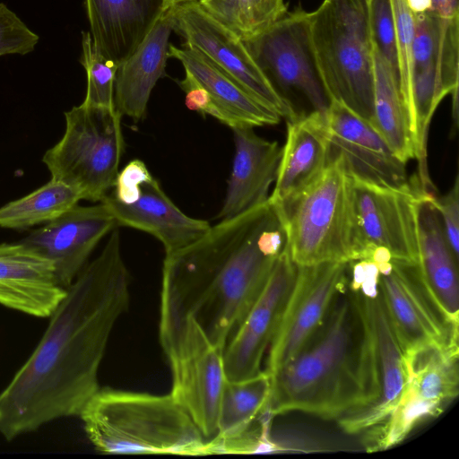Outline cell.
<instances>
[{
  "label": "cell",
  "mask_w": 459,
  "mask_h": 459,
  "mask_svg": "<svg viewBox=\"0 0 459 459\" xmlns=\"http://www.w3.org/2000/svg\"><path fill=\"white\" fill-rule=\"evenodd\" d=\"M271 378L267 411L338 420L362 408L369 394L367 340L352 291L346 288L299 353Z\"/></svg>",
  "instance_id": "obj_3"
},
{
  "label": "cell",
  "mask_w": 459,
  "mask_h": 459,
  "mask_svg": "<svg viewBox=\"0 0 459 459\" xmlns=\"http://www.w3.org/2000/svg\"><path fill=\"white\" fill-rule=\"evenodd\" d=\"M79 416L102 454L205 455L207 439L171 394L99 388Z\"/></svg>",
  "instance_id": "obj_4"
},
{
  "label": "cell",
  "mask_w": 459,
  "mask_h": 459,
  "mask_svg": "<svg viewBox=\"0 0 459 459\" xmlns=\"http://www.w3.org/2000/svg\"><path fill=\"white\" fill-rule=\"evenodd\" d=\"M286 243L281 212L268 198L243 213L221 220L193 243L166 255L160 338L192 317L224 351Z\"/></svg>",
  "instance_id": "obj_2"
},
{
  "label": "cell",
  "mask_w": 459,
  "mask_h": 459,
  "mask_svg": "<svg viewBox=\"0 0 459 459\" xmlns=\"http://www.w3.org/2000/svg\"><path fill=\"white\" fill-rule=\"evenodd\" d=\"M322 79L331 101L375 126L373 41L366 0H324L308 13Z\"/></svg>",
  "instance_id": "obj_6"
},
{
  "label": "cell",
  "mask_w": 459,
  "mask_h": 459,
  "mask_svg": "<svg viewBox=\"0 0 459 459\" xmlns=\"http://www.w3.org/2000/svg\"><path fill=\"white\" fill-rule=\"evenodd\" d=\"M255 127L232 128L235 154L223 205L218 214L227 220L265 203L276 180L282 147L257 135Z\"/></svg>",
  "instance_id": "obj_22"
},
{
  "label": "cell",
  "mask_w": 459,
  "mask_h": 459,
  "mask_svg": "<svg viewBox=\"0 0 459 459\" xmlns=\"http://www.w3.org/2000/svg\"><path fill=\"white\" fill-rule=\"evenodd\" d=\"M434 190L422 189L416 205L417 268L428 292L445 316L459 325L458 257L446 238Z\"/></svg>",
  "instance_id": "obj_21"
},
{
  "label": "cell",
  "mask_w": 459,
  "mask_h": 459,
  "mask_svg": "<svg viewBox=\"0 0 459 459\" xmlns=\"http://www.w3.org/2000/svg\"><path fill=\"white\" fill-rule=\"evenodd\" d=\"M115 226V218L105 204H77L21 241L53 262L59 284L67 289L88 264L99 242Z\"/></svg>",
  "instance_id": "obj_18"
},
{
  "label": "cell",
  "mask_w": 459,
  "mask_h": 459,
  "mask_svg": "<svg viewBox=\"0 0 459 459\" xmlns=\"http://www.w3.org/2000/svg\"><path fill=\"white\" fill-rule=\"evenodd\" d=\"M251 57L277 94L296 110L326 113L331 100L319 70L308 13L287 12L260 32L242 39Z\"/></svg>",
  "instance_id": "obj_8"
},
{
  "label": "cell",
  "mask_w": 459,
  "mask_h": 459,
  "mask_svg": "<svg viewBox=\"0 0 459 459\" xmlns=\"http://www.w3.org/2000/svg\"><path fill=\"white\" fill-rule=\"evenodd\" d=\"M170 363L171 395L187 411L206 439L217 432L221 391L226 381L223 351L192 317L160 339Z\"/></svg>",
  "instance_id": "obj_10"
},
{
  "label": "cell",
  "mask_w": 459,
  "mask_h": 459,
  "mask_svg": "<svg viewBox=\"0 0 459 459\" xmlns=\"http://www.w3.org/2000/svg\"><path fill=\"white\" fill-rule=\"evenodd\" d=\"M82 49L80 62L87 75L86 95L82 103L114 109L115 78L119 65L95 48L89 31L82 32Z\"/></svg>",
  "instance_id": "obj_30"
},
{
  "label": "cell",
  "mask_w": 459,
  "mask_h": 459,
  "mask_svg": "<svg viewBox=\"0 0 459 459\" xmlns=\"http://www.w3.org/2000/svg\"><path fill=\"white\" fill-rule=\"evenodd\" d=\"M270 394L271 378L264 370L243 380L226 378L212 437H230L247 429L266 411Z\"/></svg>",
  "instance_id": "obj_27"
},
{
  "label": "cell",
  "mask_w": 459,
  "mask_h": 459,
  "mask_svg": "<svg viewBox=\"0 0 459 459\" xmlns=\"http://www.w3.org/2000/svg\"><path fill=\"white\" fill-rule=\"evenodd\" d=\"M349 279V263L297 265L294 285L268 349L264 371L272 377L290 361L323 323Z\"/></svg>",
  "instance_id": "obj_14"
},
{
  "label": "cell",
  "mask_w": 459,
  "mask_h": 459,
  "mask_svg": "<svg viewBox=\"0 0 459 459\" xmlns=\"http://www.w3.org/2000/svg\"><path fill=\"white\" fill-rule=\"evenodd\" d=\"M82 200L69 186L49 180L32 193L0 208V227L26 230L48 223L61 216Z\"/></svg>",
  "instance_id": "obj_28"
},
{
  "label": "cell",
  "mask_w": 459,
  "mask_h": 459,
  "mask_svg": "<svg viewBox=\"0 0 459 459\" xmlns=\"http://www.w3.org/2000/svg\"><path fill=\"white\" fill-rule=\"evenodd\" d=\"M199 3L241 39L255 35L288 12L283 0H200Z\"/></svg>",
  "instance_id": "obj_29"
},
{
  "label": "cell",
  "mask_w": 459,
  "mask_h": 459,
  "mask_svg": "<svg viewBox=\"0 0 459 459\" xmlns=\"http://www.w3.org/2000/svg\"><path fill=\"white\" fill-rule=\"evenodd\" d=\"M169 57L180 61L185 71L205 89L214 108V118L231 129L272 126L281 121L277 112L254 98L198 50L169 44Z\"/></svg>",
  "instance_id": "obj_25"
},
{
  "label": "cell",
  "mask_w": 459,
  "mask_h": 459,
  "mask_svg": "<svg viewBox=\"0 0 459 459\" xmlns=\"http://www.w3.org/2000/svg\"><path fill=\"white\" fill-rule=\"evenodd\" d=\"M39 37L5 4L0 3V56L32 52Z\"/></svg>",
  "instance_id": "obj_33"
},
{
  "label": "cell",
  "mask_w": 459,
  "mask_h": 459,
  "mask_svg": "<svg viewBox=\"0 0 459 459\" xmlns=\"http://www.w3.org/2000/svg\"><path fill=\"white\" fill-rule=\"evenodd\" d=\"M323 172L292 201L275 205L283 221L287 247L297 265L350 263L356 258L353 178L331 150Z\"/></svg>",
  "instance_id": "obj_5"
},
{
  "label": "cell",
  "mask_w": 459,
  "mask_h": 459,
  "mask_svg": "<svg viewBox=\"0 0 459 459\" xmlns=\"http://www.w3.org/2000/svg\"><path fill=\"white\" fill-rule=\"evenodd\" d=\"M358 303L366 332L369 374L367 403L337 421L348 434H363L385 420L406 384L404 352L390 322L378 277L368 275L349 288Z\"/></svg>",
  "instance_id": "obj_9"
},
{
  "label": "cell",
  "mask_w": 459,
  "mask_h": 459,
  "mask_svg": "<svg viewBox=\"0 0 459 459\" xmlns=\"http://www.w3.org/2000/svg\"><path fill=\"white\" fill-rule=\"evenodd\" d=\"M174 31L249 94L287 119L297 111L273 89L243 40L209 14L198 1L173 5Z\"/></svg>",
  "instance_id": "obj_15"
},
{
  "label": "cell",
  "mask_w": 459,
  "mask_h": 459,
  "mask_svg": "<svg viewBox=\"0 0 459 459\" xmlns=\"http://www.w3.org/2000/svg\"><path fill=\"white\" fill-rule=\"evenodd\" d=\"M422 188L418 177L402 188L379 186L353 178L357 234L356 260H367L375 247L392 259L417 264L416 205Z\"/></svg>",
  "instance_id": "obj_13"
},
{
  "label": "cell",
  "mask_w": 459,
  "mask_h": 459,
  "mask_svg": "<svg viewBox=\"0 0 459 459\" xmlns=\"http://www.w3.org/2000/svg\"><path fill=\"white\" fill-rule=\"evenodd\" d=\"M413 13H430L444 19L459 18L458 0H407Z\"/></svg>",
  "instance_id": "obj_36"
},
{
  "label": "cell",
  "mask_w": 459,
  "mask_h": 459,
  "mask_svg": "<svg viewBox=\"0 0 459 459\" xmlns=\"http://www.w3.org/2000/svg\"><path fill=\"white\" fill-rule=\"evenodd\" d=\"M131 276L113 231L66 289L37 347L0 392V434L11 441L56 419L79 416L100 388L98 372Z\"/></svg>",
  "instance_id": "obj_1"
},
{
  "label": "cell",
  "mask_w": 459,
  "mask_h": 459,
  "mask_svg": "<svg viewBox=\"0 0 459 459\" xmlns=\"http://www.w3.org/2000/svg\"><path fill=\"white\" fill-rule=\"evenodd\" d=\"M375 127L404 163L415 159L408 110L399 78L374 48Z\"/></svg>",
  "instance_id": "obj_26"
},
{
  "label": "cell",
  "mask_w": 459,
  "mask_h": 459,
  "mask_svg": "<svg viewBox=\"0 0 459 459\" xmlns=\"http://www.w3.org/2000/svg\"><path fill=\"white\" fill-rule=\"evenodd\" d=\"M296 274L297 264L285 245L261 293L223 351L228 380L247 379L262 371L263 359L278 330Z\"/></svg>",
  "instance_id": "obj_16"
},
{
  "label": "cell",
  "mask_w": 459,
  "mask_h": 459,
  "mask_svg": "<svg viewBox=\"0 0 459 459\" xmlns=\"http://www.w3.org/2000/svg\"><path fill=\"white\" fill-rule=\"evenodd\" d=\"M195 1L199 2L200 0H164V4L168 8V7H170L173 5H177V4H184V3H187V2H195Z\"/></svg>",
  "instance_id": "obj_37"
},
{
  "label": "cell",
  "mask_w": 459,
  "mask_h": 459,
  "mask_svg": "<svg viewBox=\"0 0 459 459\" xmlns=\"http://www.w3.org/2000/svg\"><path fill=\"white\" fill-rule=\"evenodd\" d=\"M325 117L331 150L342 158L352 178L392 188L410 184L406 163L372 124L335 101H331Z\"/></svg>",
  "instance_id": "obj_17"
},
{
  "label": "cell",
  "mask_w": 459,
  "mask_h": 459,
  "mask_svg": "<svg viewBox=\"0 0 459 459\" xmlns=\"http://www.w3.org/2000/svg\"><path fill=\"white\" fill-rule=\"evenodd\" d=\"M173 6L166 8L134 52L119 64L114 86L116 111L134 122L146 114L152 89L166 76L169 39L174 31Z\"/></svg>",
  "instance_id": "obj_23"
},
{
  "label": "cell",
  "mask_w": 459,
  "mask_h": 459,
  "mask_svg": "<svg viewBox=\"0 0 459 459\" xmlns=\"http://www.w3.org/2000/svg\"><path fill=\"white\" fill-rule=\"evenodd\" d=\"M378 271V288L404 354L428 348L459 352V325L433 300L417 264L392 259Z\"/></svg>",
  "instance_id": "obj_12"
},
{
  "label": "cell",
  "mask_w": 459,
  "mask_h": 459,
  "mask_svg": "<svg viewBox=\"0 0 459 459\" xmlns=\"http://www.w3.org/2000/svg\"><path fill=\"white\" fill-rule=\"evenodd\" d=\"M53 262L20 241L0 244V304L36 317H50L66 296Z\"/></svg>",
  "instance_id": "obj_19"
},
{
  "label": "cell",
  "mask_w": 459,
  "mask_h": 459,
  "mask_svg": "<svg viewBox=\"0 0 459 459\" xmlns=\"http://www.w3.org/2000/svg\"><path fill=\"white\" fill-rule=\"evenodd\" d=\"M367 2H368L369 0H366Z\"/></svg>",
  "instance_id": "obj_38"
},
{
  "label": "cell",
  "mask_w": 459,
  "mask_h": 459,
  "mask_svg": "<svg viewBox=\"0 0 459 459\" xmlns=\"http://www.w3.org/2000/svg\"><path fill=\"white\" fill-rule=\"evenodd\" d=\"M95 48L118 65L128 58L167 8L164 0H84Z\"/></svg>",
  "instance_id": "obj_24"
},
{
  "label": "cell",
  "mask_w": 459,
  "mask_h": 459,
  "mask_svg": "<svg viewBox=\"0 0 459 459\" xmlns=\"http://www.w3.org/2000/svg\"><path fill=\"white\" fill-rule=\"evenodd\" d=\"M178 83L186 93L185 102L188 109L204 117L209 115L214 117V108L208 92L190 73L185 71L184 79Z\"/></svg>",
  "instance_id": "obj_35"
},
{
  "label": "cell",
  "mask_w": 459,
  "mask_h": 459,
  "mask_svg": "<svg viewBox=\"0 0 459 459\" xmlns=\"http://www.w3.org/2000/svg\"><path fill=\"white\" fill-rule=\"evenodd\" d=\"M368 8L373 46L400 80L398 49L391 0H369Z\"/></svg>",
  "instance_id": "obj_31"
},
{
  "label": "cell",
  "mask_w": 459,
  "mask_h": 459,
  "mask_svg": "<svg viewBox=\"0 0 459 459\" xmlns=\"http://www.w3.org/2000/svg\"><path fill=\"white\" fill-rule=\"evenodd\" d=\"M434 205L437 210L448 243L458 257L459 253V180L455 177V184L444 196H435Z\"/></svg>",
  "instance_id": "obj_34"
},
{
  "label": "cell",
  "mask_w": 459,
  "mask_h": 459,
  "mask_svg": "<svg viewBox=\"0 0 459 459\" xmlns=\"http://www.w3.org/2000/svg\"><path fill=\"white\" fill-rule=\"evenodd\" d=\"M325 113L309 111L288 119L276 180L269 200L277 206L292 201L325 169L331 159Z\"/></svg>",
  "instance_id": "obj_20"
},
{
  "label": "cell",
  "mask_w": 459,
  "mask_h": 459,
  "mask_svg": "<svg viewBox=\"0 0 459 459\" xmlns=\"http://www.w3.org/2000/svg\"><path fill=\"white\" fill-rule=\"evenodd\" d=\"M391 3L398 49L401 91L410 118V74L414 38V17L407 0H391Z\"/></svg>",
  "instance_id": "obj_32"
},
{
  "label": "cell",
  "mask_w": 459,
  "mask_h": 459,
  "mask_svg": "<svg viewBox=\"0 0 459 459\" xmlns=\"http://www.w3.org/2000/svg\"><path fill=\"white\" fill-rule=\"evenodd\" d=\"M113 188L101 203L108 207L117 225L152 235L166 255L193 243L211 227L208 221L179 210L141 160L129 161L118 172Z\"/></svg>",
  "instance_id": "obj_11"
},
{
  "label": "cell",
  "mask_w": 459,
  "mask_h": 459,
  "mask_svg": "<svg viewBox=\"0 0 459 459\" xmlns=\"http://www.w3.org/2000/svg\"><path fill=\"white\" fill-rule=\"evenodd\" d=\"M65 131L42 161L52 179L74 189L82 200L101 202L114 187L125 141L116 109L86 105L65 112Z\"/></svg>",
  "instance_id": "obj_7"
}]
</instances>
